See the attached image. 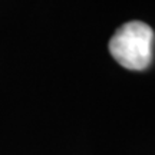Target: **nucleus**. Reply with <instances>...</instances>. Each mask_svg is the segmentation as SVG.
I'll return each instance as SVG.
<instances>
[{"mask_svg": "<svg viewBox=\"0 0 155 155\" xmlns=\"http://www.w3.org/2000/svg\"><path fill=\"white\" fill-rule=\"evenodd\" d=\"M155 33L139 20L124 23L111 38L108 49L112 58L128 71H145L154 59Z\"/></svg>", "mask_w": 155, "mask_h": 155, "instance_id": "1", "label": "nucleus"}]
</instances>
